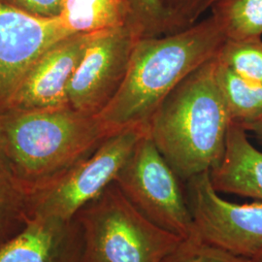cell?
Segmentation results:
<instances>
[{"label": "cell", "mask_w": 262, "mask_h": 262, "mask_svg": "<svg viewBox=\"0 0 262 262\" xmlns=\"http://www.w3.org/2000/svg\"><path fill=\"white\" fill-rule=\"evenodd\" d=\"M210 178L217 192L262 201V151L239 123H230L224 157L210 171Z\"/></svg>", "instance_id": "obj_12"}, {"label": "cell", "mask_w": 262, "mask_h": 262, "mask_svg": "<svg viewBox=\"0 0 262 262\" xmlns=\"http://www.w3.org/2000/svg\"><path fill=\"white\" fill-rule=\"evenodd\" d=\"M141 37L135 26L94 33L68 85L69 107L92 117L101 112L120 90Z\"/></svg>", "instance_id": "obj_8"}, {"label": "cell", "mask_w": 262, "mask_h": 262, "mask_svg": "<svg viewBox=\"0 0 262 262\" xmlns=\"http://www.w3.org/2000/svg\"><path fill=\"white\" fill-rule=\"evenodd\" d=\"M94 34L71 35L50 48L30 68L12 97L15 105L28 110L69 106L68 85Z\"/></svg>", "instance_id": "obj_10"}, {"label": "cell", "mask_w": 262, "mask_h": 262, "mask_svg": "<svg viewBox=\"0 0 262 262\" xmlns=\"http://www.w3.org/2000/svg\"><path fill=\"white\" fill-rule=\"evenodd\" d=\"M133 19L143 37L160 36L172 32L168 14L161 0H129Z\"/></svg>", "instance_id": "obj_19"}, {"label": "cell", "mask_w": 262, "mask_h": 262, "mask_svg": "<svg viewBox=\"0 0 262 262\" xmlns=\"http://www.w3.org/2000/svg\"><path fill=\"white\" fill-rule=\"evenodd\" d=\"M242 127H244V129L246 131L253 132L255 138L262 144V117L254 122L245 124Z\"/></svg>", "instance_id": "obj_22"}, {"label": "cell", "mask_w": 262, "mask_h": 262, "mask_svg": "<svg viewBox=\"0 0 262 262\" xmlns=\"http://www.w3.org/2000/svg\"><path fill=\"white\" fill-rule=\"evenodd\" d=\"M230 123L215 56L166 96L148 128L159 152L180 180L187 182L220 163Z\"/></svg>", "instance_id": "obj_2"}, {"label": "cell", "mask_w": 262, "mask_h": 262, "mask_svg": "<svg viewBox=\"0 0 262 262\" xmlns=\"http://www.w3.org/2000/svg\"><path fill=\"white\" fill-rule=\"evenodd\" d=\"M83 233L75 217L33 216L0 248V262H81Z\"/></svg>", "instance_id": "obj_11"}, {"label": "cell", "mask_w": 262, "mask_h": 262, "mask_svg": "<svg viewBox=\"0 0 262 262\" xmlns=\"http://www.w3.org/2000/svg\"><path fill=\"white\" fill-rule=\"evenodd\" d=\"M31 220L29 195L0 146V248Z\"/></svg>", "instance_id": "obj_14"}, {"label": "cell", "mask_w": 262, "mask_h": 262, "mask_svg": "<svg viewBox=\"0 0 262 262\" xmlns=\"http://www.w3.org/2000/svg\"><path fill=\"white\" fill-rule=\"evenodd\" d=\"M115 132L97 117L66 106L20 115L5 125L0 146L30 198Z\"/></svg>", "instance_id": "obj_3"}, {"label": "cell", "mask_w": 262, "mask_h": 262, "mask_svg": "<svg viewBox=\"0 0 262 262\" xmlns=\"http://www.w3.org/2000/svg\"><path fill=\"white\" fill-rule=\"evenodd\" d=\"M195 233L204 242L253 259L262 251V201L238 204L220 196L203 172L187 181Z\"/></svg>", "instance_id": "obj_7"}, {"label": "cell", "mask_w": 262, "mask_h": 262, "mask_svg": "<svg viewBox=\"0 0 262 262\" xmlns=\"http://www.w3.org/2000/svg\"><path fill=\"white\" fill-rule=\"evenodd\" d=\"M217 60L237 74L262 84V39L250 38L233 41L225 40L220 49Z\"/></svg>", "instance_id": "obj_17"}, {"label": "cell", "mask_w": 262, "mask_h": 262, "mask_svg": "<svg viewBox=\"0 0 262 262\" xmlns=\"http://www.w3.org/2000/svg\"><path fill=\"white\" fill-rule=\"evenodd\" d=\"M58 18L70 35L94 34L126 26L137 28L129 0H64Z\"/></svg>", "instance_id": "obj_13"}, {"label": "cell", "mask_w": 262, "mask_h": 262, "mask_svg": "<svg viewBox=\"0 0 262 262\" xmlns=\"http://www.w3.org/2000/svg\"><path fill=\"white\" fill-rule=\"evenodd\" d=\"M161 262H253L206 243L197 236L183 239Z\"/></svg>", "instance_id": "obj_18"}, {"label": "cell", "mask_w": 262, "mask_h": 262, "mask_svg": "<svg viewBox=\"0 0 262 262\" xmlns=\"http://www.w3.org/2000/svg\"><path fill=\"white\" fill-rule=\"evenodd\" d=\"M74 217L83 233L81 262H161L183 240L142 215L116 182Z\"/></svg>", "instance_id": "obj_4"}, {"label": "cell", "mask_w": 262, "mask_h": 262, "mask_svg": "<svg viewBox=\"0 0 262 262\" xmlns=\"http://www.w3.org/2000/svg\"><path fill=\"white\" fill-rule=\"evenodd\" d=\"M217 80L231 122L243 126L261 118L262 84L237 74L219 60Z\"/></svg>", "instance_id": "obj_15"}, {"label": "cell", "mask_w": 262, "mask_h": 262, "mask_svg": "<svg viewBox=\"0 0 262 262\" xmlns=\"http://www.w3.org/2000/svg\"><path fill=\"white\" fill-rule=\"evenodd\" d=\"M213 6L226 40L261 37L262 0H217Z\"/></svg>", "instance_id": "obj_16"}, {"label": "cell", "mask_w": 262, "mask_h": 262, "mask_svg": "<svg viewBox=\"0 0 262 262\" xmlns=\"http://www.w3.org/2000/svg\"><path fill=\"white\" fill-rule=\"evenodd\" d=\"M148 125H130L115 132L85 159L30 196V214L70 220L116 181Z\"/></svg>", "instance_id": "obj_5"}, {"label": "cell", "mask_w": 262, "mask_h": 262, "mask_svg": "<svg viewBox=\"0 0 262 262\" xmlns=\"http://www.w3.org/2000/svg\"><path fill=\"white\" fill-rule=\"evenodd\" d=\"M253 262H262V251L253 258Z\"/></svg>", "instance_id": "obj_23"}, {"label": "cell", "mask_w": 262, "mask_h": 262, "mask_svg": "<svg viewBox=\"0 0 262 262\" xmlns=\"http://www.w3.org/2000/svg\"><path fill=\"white\" fill-rule=\"evenodd\" d=\"M216 1H217V0H210V1H209V5H208V6H209V7H210V6H213Z\"/></svg>", "instance_id": "obj_24"}, {"label": "cell", "mask_w": 262, "mask_h": 262, "mask_svg": "<svg viewBox=\"0 0 262 262\" xmlns=\"http://www.w3.org/2000/svg\"><path fill=\"white\" fill-rule=\"evenodd\" d=\"M179 180L148 131L136 144L115 182L131 204L152 224L187 239L196 233Z\"/></svg>", "instance_id": "obj_6"}, {"label": "cell", "mask_w": 262, "mask_h": 262, "mask_svg": "<svg viewBox=\"0 0 262 262\" xmlns=\"http://www.w3.org/2000/svg\"><path fill=\"white\" fill-rule=\"evenodd\" d=\"M225 40L214 15L177 32L141 37L120 90L96 117L113 131L148 125L166 96L191 72L215 57Z\"/></svg>", "instance_id": "obj_1"}, {"label": "cell", "mask_w": 262, "mask_h": 262, "mask_svg": "<svg viewBox=\"0 0 262 262\" xmlns=\"http://www.w3.org/2000/svg\"><path fill=\"white\" fill-rule=\"evenodd\" d=\"M13 6L28 14L43 18H58L63 9L64 0H8Z\"/></svg>", "instance_id": "obj_21"}, {"label": "cell", "mask_w": 262, "mask_h": 262, "mask_svg": "<svg viewBox=\"0 0 262 262\" xmlns=\"http://www.w3.org/2000/svg\"><path fill=\"white\" fill-rule=\"evenodd\" d=\"M210 0H161L168 14L172 31L176 32L195 24L197 18L209 7Z\"/></svg>", "instance_id": "obj_20"}, {"label": "cell", "mask_w": 262, "mask_h": 262, "mask_svg": "<svg viewBox=\"0 0 262 262\" xmlns=\"http://www.w3.org/2000/svg\"><path fill=\"white\" fill-rule=\"evenodd\" d=\"M68 36L59 18L38 17L0 1V96L12 99L38 59Z\"/></svg>", "instance_id": "obj_9"}]
</instances>
